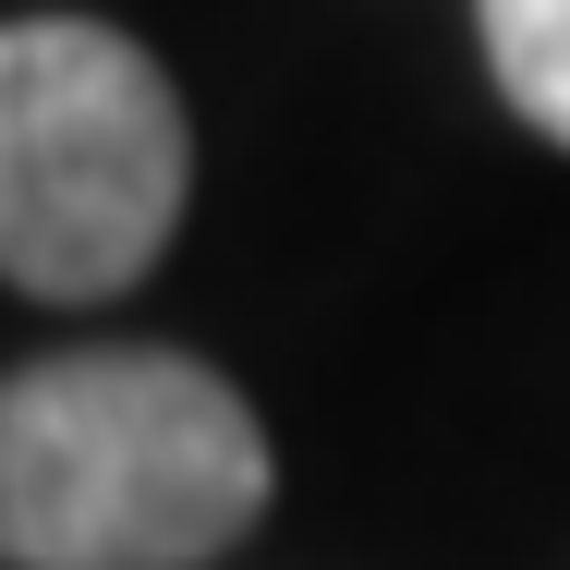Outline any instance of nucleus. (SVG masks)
I'll return each mask as SVG.
<instances>
[{"label": "nucleus", "instance_id": "f03ea898", "mask_svg": "<svg viewBox=\"0 0 570 570\" xmlns=\"http://www.w3.org/2000/svg\"><path fill=\"white\" fill-rule=\"evenodd\" d=\"M195 134L170 73L86 12L0 24V279L37 304H110L183 230Z\"/></svg>", "mask_w": 570, "mask_h": 570}, {"label": "nucleus", "instance_id": "f257e3e1", "mask_svg": "<svg viewBox=\"0 0 570 570\" xmlns=\"http://www.w3.org/2000/svg\"><path fill=\"white\" fill-rule=\"evenodd\" d=\"M267 510V438L195 352L0 376V570H195Z\"/></svg>", "mask_w": 570, "mask_h": 570}, {"label": "nucleus", "instance_id": "7ed1b4c3", "mask_svg": "<svg viewBox=\"0 0 570 570\" xmlns=\"http://www.w3.org/2000/svg\"><path fill=\"white\" fill-rule=\"evenodd\" d=\"M485 12V61L510 86V110L547 146H570V0H473Z\"/></svg>", "mask_w": 570, "mask_h": 570}]
</instances>
